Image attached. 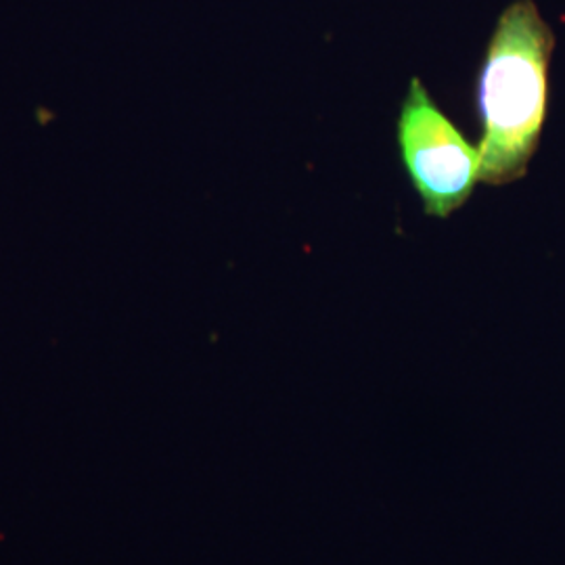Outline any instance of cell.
Returning <instances> with one entry per match:
<instances>
[{"mask_svg":"<svg viewBox=\"0 0 565 565\" xmlns=\"http://www.w3.org/2000/svg\"><path fill=\"white\" fill-rule=\"evenodd\" d=\"M553 49L555 36L532 0H515L499 15L476 90L480 182L524 179L545 128Z\"/></svg>","mask_w":565,"mask_h":565,"instance_id":"1","label":"cell"},{"mask_svg":"<svg viewBox=\"0 0 565 565\" xmlns=\"http://www.w3.org/2000/svg\"><path fill=\"white\" fill-rule=\"evenodd\" d=\"M396 147L427 216L448 218L480 182V149L465 139L419 78L411 81L404 95Z\"/></svg>","mask_w":565,"mask_h":565,"instance_id":"2","label":"cell"}]
</instances>
